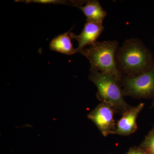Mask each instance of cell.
Masks as SVG:
<instances>
[{"label": "cell", "mask_w": 154, "mask_h": 154, "mask_svg": "<svg viewBox=\"0 0 154 154\" xmlns=\"http://www.w3.org/2000/svg\"><path fill=\"white\" fill-rule=\"evenodd\" d=\"M116 66L122 75L134 77L149 70L153 66L151 54L140 39L133 38L119 47L115 55Z\"/></svg>", "instance_id": "cell-1"}, {"label": "cell", "mask_w": 154, "mask_h": 154, "mask_svg": "<svg viewBox=\"0 0 154 154\" xmlns=\"http://www.w3.org/2000/svg\"><path fill=\"white\" fill-rule=\"evenodd\" d=\"M119 47V44L116 40L96 42L80 53L90 61L91 69L110 75L121 81L122 75L117 69L115 60Z\"/></svg>", "instance_id": "cell-2"}, {"label": "cell", "mask_w": 154, "mask_h": 154, "mask_svg": "<svg viewBox=\"0 0 154 154\" xmlns=\"http://www.w3.org/2000/svg\"><path fill=\"white\" fill-rule=\"evenodd\" d=\"M89 79L97 87L98 99L110 105L115 112L122 114L132 107L124 100L120 81L110 75L91 69Z\"/></svg>", "instance_id": "cell-3"}, {"label": "cell", "mask_w": 154, "mask_h": 154, "mask_svg": "<svg viewBox=\"0 0 154 154\" xmlns=\"http://www.w3.org/2000/svg\"><path fill=\"white\" fill-rule=\"evenodd\" d=\"M120 82L124 96L138 99L154 98V64L151 69L139 75L122 76Z\"/></svg>", "instance_id": "cell-4"}, {"label": "cell", "mask_w": 154, "mask_h": 154, "mask_svg": "<svg viewBox=\"0 0 154 154\" xmlns=\"http://www.w3.org/2000/svg\"><path fill=\"white\" fill-rule=\"evenodd\" d=\"M114 109L108 104L101 103L88 114V118L93 122L104 136L113 134L116 129L113 119Z\"/></svg>", "instance_id": "cell-5"}, {"label": "cell", "mask_w": 154, "mask_h": 154, "mask_svg": "<svg viewBox=\"0 0 154 154\" xmlns=\"http://www.w3.org/2000/svg\"><path fill=\"white\" fill-rule=\"evenodd\" d=\"M104 29L103 25L87 21L82 33L78 35L70 33V36L78 41L79 47L77 49L80 53L87 45L91 46L95 44Z\"/></svg>", "instance_id": "cell-6"}, {"label": "cell", "mask_w": 154, "mask_h": 154, "mask_svg": "<svg viewBox=\"0 0 154 154\" xmlns=\"http://www.w3.org/2000/svg\"><path fill=\"white\" fill-rule=\"evenodd\" d=\"M144 106L143 103H140L135 107H131L123 113L117 122L116 129L113 134L128 136L135 132L137 129V119Z\"/></svg>", "instance_id": "cell-7"}, {"label": "cell", "mask_w": 154, "mask_h": 154, "mask_svg": "<svg viewBox=\"0 0 154 154\" xmlns=\"http://www.w3.org/2000/svg\"><path fill=\"white\" fill-rule=\"evenodd\" d=\"M87 17V21L103 25L104 19L107 16L106 11L101 6L99 1H86L85 3L78 7Z\"/></svg>", "instance_id": "cell-8"}, {"label": "cell", "mask_w": 154, "mask_h": 154, "mask_svg": "<svg viewBox=\"0 0 154 154\" xmlns=\"http://www.w3.org/2000/svg\"><path fill=\"white\" fill-rule=\"evenodd\" d=\"M69 32L63 33L52 39L50 44L51 50L67 55H72L78 52L77 48H74Z\"/></svg>", "instance_id": "cell-9"}, {"label": "cell", "mask_w": 154, "mask_h": 154, "mask_svg": "<svg viewBox=\"0 0 154 154\" xmlns=\"http://www.w3.org/2000/svg\"><path fill=\"white\" fill-rule=\"evenodd\" d=\"M141 147L147 154H154V125L151 130L146 136Z\"/></svg>", "instance_id": "cell-10"}, {"label": "cell", "mask_w": 154, "mask_h": 154, "mask_svg": "<svg viewBox=\"0 0 154 154\" xmlns=\"http://www.w3.org/2000/svg\"><path fill=\"white\" fill-rule=\"evenodd\" d=\"M16 2H23L26 3H39L43 4H54V5H70L75 6L76 1H64V0H26L16 1Z\"/></svg>", "instance_id": "cell-11"}, {"label": "cell", "mask_w": 154, "mask_h": 154, "mask_svg": "<svg viewBox=\"0 0 154 154\" xmlns=\"http://www.w3.org/2000/svg\"><path fill=\"white\" fill-rule=\"evenodd\" d=\"M128 154H147L143 149L137 148L130 149Z\"/></svg>", "instance_id": "cell-12"}, {"label": "cell", "mask_w": 154, "mask_h": 154, "mask_svg": "<svg viewBox=\"0 0 154 154\" xmlns=\"http://www.w3.org/2000/svg\"><path fill=\"white\" fill-rule=\"evenodd\" d=\"M154 107V100L153 101L152 103L151 107Z\"/></svg>", "instance_id": "cell-13"}]
</instances>
